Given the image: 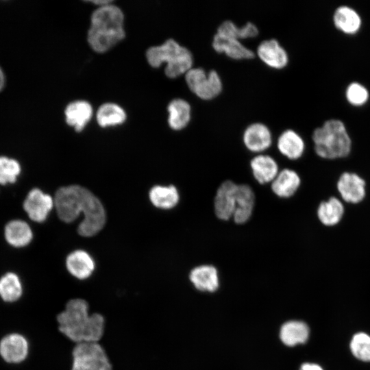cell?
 Instances as JSON below:
<instances>
[{"mask_svg":"<svg viewBox=\"0 0 370 370\" xmlns=\"http://www.w3.org/2000/svg\"><path fill=\"white\" fill-rule=\"evenodd\" d=\"M53 201L59 218L65 223L73 221L83 212L84 220L77 228L81 236H92L103 228L104 208L88 190L77 185L62 187L56 193Z\"/></svg>","mask_w":370,"mask_h":370,"instance_id":"1","label":"cell"},{"mask_svg":"<svg viewBox=\"0 0 370 370\" xmlns=\"http://www.w3.org/2000/svg\"><path fill=\"white\" fill-rule=\"evenodd\" d=\"M59 332L74 344L100 343L106 329L105 317L90 311L88 302L80 297L69 299L56 317Z\"/></svg>","mask_w":370,"mask_h":370,"instance_id":"2","label":"cell"},{"mask_svg":"<svg viewBox=\"0 0 370 370\" xmlns=\"http://www.w3.org/2000/svg\"><path fill=\"white\" fill-rule=\"evenodd\" d=\"M124 16L122 10L112 3L100 6L92 14L87 40L91 48L103 53L125 37Z\"/></svg>","mask_w":370,"mask_h":370,"instance_id":"3","label":"cell"},{"mask_svg":"<svg viewBox=\"0 0 370 370\" xmlns=\"http://www.w3.org/2000/svg\"><path fill=\"white\" fill-rule=\"evenodd\" d=\"M149 64L155 68L166 63L165 75L175 78L193 67V56L191 51L173 38L166 40L160 45L149 48L146 52Z\"/></svg>","mask_w":370,"mask_h":370,"instance_id":"4","label":"cell"},{"mask_svg":"<svg viewBox=\"0 0 370 370\" xmlns=\"http://www.w3.org/2000/svg\"><path fill=\"white\" fill-rule=\"evenodd\" d=\"M314 151L321 158L334 159L347 156L351 150L352 142L343 122L332 119L312 135Z\"/></svg>","mask_w":370,"mask_h":370,"instance_id":"5","label":"cell"},{"mask_svg":"<svg viewBox=\"0 0 370 370\" xmlns=\"http://www.w3.org/2000/svg\"><path fill=\"white\" fill-rule=\"evenodd\" d=\"M71 370H113L110 359L100 343H80L72 349Z\"/></svg>","mask_w":370,"mask_h":370,"instance_id":"6","label":"cell"},{"mask_svg":"<svg viewBox=\"0 0 370 370\" xmlns=\"http://www.w3.org/2000/svg\"><path fill=\"white\" fill-rule=\"evenodd\" d=\"M184 77L190 91L202 100L213 99L222 92L221 77L214 69L207 72L201 67H192Z\"/></svg>","mask_w":370,"mask_h":370,"instance_id":"7","label":"cell"},{"mask_svg":"<svg viewBox=\"0 0 370 370\" xmlns=\"http://www.w3.org/2000/svg\"><path fill=\"white\" fill-rule=\"evenodd\" d=\"M238 184L231 179H226L217 187L212 199V210L214 217L219 221L229 222L232 219Z\"/></svg>","mask_w":370,"mask_h":370,"instance_id":"8","label":"cell"},{"mask_svg":"<svg viewBox=\"0 0 370 370\" xmlns=\"http://www.w3.org/2000/svg\"><path fill=\"white\" fill-rule=\"evenodd\" d=\"M242 141L248 151L255 155L263 153L273 144L272 132L269 127L262 123H252L244 130Z\"/></svg>","mask_w":370,"mask_h":370,"instance_id":"9","label":"cell"},{"mask_svg":"<svg viewBox=\"0 0 370 370\" xmlns=\"http://www.w3.org/2000/svg\"><path fill=\"white\" fill-rule=\"evenodd\" d=\"M256 206V196L253 187L247 183H238L232 222L236 225L247 224L255 213Z\"/></svg>","mask_w":370,"mask_h":370,"instance_id":"10","label":"cell"},{"mask_svg":"<svg viewBox=\"0 0 370 370\" xmlns=\"http://www.w3.org/2000/svg\"><path fill=\"white\" fill-rule=\"evenodd\" d=\"M249 166L253 179L262 186L270 184L280 170L275 158L265 153L254 155Z\"/></svg>","mask_w":370,"mask_h":370,"instance_id":"11","label":"cell"},{"mask_svg":"<svg viewBox=\"0 0 370 370\" xmlns=\"http://www.w3.org/2000/svg\"><path fill=\"white\" fill-rule=\"evenodd\" d=\"M53 205L54 201L49 195L35 188L28 193L23 202V209L30 219L41 223L46 220Z\"/></svg>","mask_w":370,"mask_h":370,"instance_id":"12","label":"cell"},{"mask_svg":"<svg viewBox=\"0 0 370 370\" xmlns=\"http://www.w3.org/2000/svg\"><path fill=\"white\" fill-rule=\"evenodd\" d=\"M188 279L197 290L202 292L214 293L220 284L219 270L210 263L199 264L193 267Z\"/></svg>","mask_w":370,"mask_h":370,"instance_id":"13","label":"cell"},{"mask_svg":"<svg viewBox=\"0 0 370 370\" xmlns=\"http://www.w3.org/2000/svg\"><path fill=\"white\" fill-rule=\"evenodd\" d=\"M256 55L264 64L274 69H282L288 62L287 51L275 38L260 42L256 49Z\"/></svg>","mask_w":370,"mask_h":370,"instance_id":"14","label":"cell"},{"mask_svg":"<svg viewBox=\"0 0 370 370\" xmlns=\"http://www.w3.org/2000/svg\"><path fill=\"white\" fill-rule=\"evenodd\" d=\"M301 180L298 173L291 168L281 169L269 184L271 192L280 199L293 197L298 191Z\"/></svg>","mask_w":370,"mask_h":370,"instance_id":"15","label":"cell"},{"mask_svg":"<svg viewBox=\"0 0 370 370\" xmlns=\"http://www.w3.org/2000/svg\"><path fill=\"white\" fill-rule=\"evenodd\" d=\"M212 47L216 52L225 53L233 60H249L255 56V53L244 45L241 40L217 33L213 36Z\"/></svg>","mask_w":370,"mask_h":370,"instance_id":"16","label":"cell"},{"mask_svg":"<svg viewBox=\"0 0 370 370\" xmlns=\"http://www.w3.org/2000/svg\"><path fill=\"white\" fill-rule=\"evenodd\" d=\"M337 188L347 202L359 203L365 196V182L353 173H343L337 182Z\"/></svg>","mask_w":370,"mask_h":370,"instance_id":"17","label":"cell"},{"mask_svg":"<svg viewBox=\"0 0 370 370\" xmlns=\"http://www.w3.org/2000/svg\"><path fill=\"white\" fill-rule=\"evenodd\" d=\"M28 349L27 340L18 334H9L0 342V354L8 362H22L27 356Z\"/></svg>","mask_w":370,"mask_h":370,"instance_id":"18","label":"cell"},{"mask_svg":"<svg viewBox=\"0 0 370 370\" xmlns=\"http://www.w3.org/2000/svg\"><path fill=\"white\" fill-rule=\"evenodd\" d=\"M276 147L282 156L290 160H296L304 154L305 143L297 132L287 129L278 137Z\"/></svg>","mask_w":370,"mask_h":370,"instance_id":"19","label":"cell"},{"mask_svg":"<svg viewBox=\"0 0 370 370\" xmlns=\"http://www.w3.org/2000/svg\"><path fill=\"white\" fill-rule=\"evenodd\" d=\"M66 266L69 273L80 280L88 278L95 267L90 256L82 250L71 253L66 258Z\"/></svg>","mask_w":370,"mask_h":370,"instance_id":"20","label":"cell"},{"mask_svg":"<svg viewBox=\"0 0 370 370\" xmlns=\"http://www.w3.org/2000/svg\"><path fill=\"white\" fill-rule=\"evenodd\" d=\"M168 124L176 131L184 129L191 119V106L185 99L176 98L170 101L168 105Z\"/></svg>","mask_w":370,"mask_h":370,"instance_id":"21","label":"cell"},{"mask_svg":"<svg viewBox=\"0 0 370 370\" xmlns=\"http://www.w3.org/2000/svg\"><path fill=\"white\" fill-rule=\"evenodd\" d=\"M4 236L7 243L12 247H23L30 243L33 233L27 222L14 219L5 225Z\"/></svg>","mask_w":370,"mask_h":370,"instance_id":"22","label":"cell"},{"mask_svg":"<svg viewBox=\"0 0 370 370\" xmlns=\"http://www.w3.org/2000/svg\"><path fill=\"white\" fill-rule=\"evenodd\" d=\"M66 121L77 132H81L90 121L92 114L91 105L86 101H75L66 108Z\"/></svg>","mask_w":370,"mask_h":370,"instance_id":"23","label":"cell"},{"mask_svg":"<svg viewBox=\"0 0 370 370\" xmlns=\"http://www.w3.org/2000/svg\"><path fill=\"white\" fill-rule=\"evenodd\" d=\"M279 335L285 345L293 347L304 343L308 340L309 328L304 322L288 321L281 326Z\"/></svg>","mask_w":370,"mask_h":370,"instance_id":"24","label":"cell"},{"mask_svg":"<svg viewBox=\"0 0 370 370\" xmlns=\"http://www.w3.org/2000/svg\"><path fill=\"white\" fill-rule=\"evenodd\" d=\"M149 198L156 208L170 210L178 205L180 195L177 188L173 184L155 186L149 192Z\"/></svg>","mask_w":370,"mask_h":370,"instance_id":"25","label":"cell"},{"mask_svg":"<svg viewBox=\"0 0 370 370\" xmlns=\"http://www.w3.org/2000/svg\"><path fill=\"white\" fill-rule=\"evenodd\" d=\"M216 33L241 40L255 38L258 35L259 30L252 22H247L244 25L238 27L233 21L226 20L218 26Z\"/></svg>","mask_w":370,"mask_h":370,"instance_id":"26","label":"cell"},{"mask_svg":"<svg viewBox=\"0 0 370 370\" xmlns=\"http://www.w3.org/2000/svg\"><path fill=\"white\" fill-rule=\"evenodd\" d=\"M344 208L341 201L336 197H331L327 201H322L317 208V217L325 225L337 224L341 219Z\"/></svg>","mask_w":370,"mask_h":370,"instance_id":"27","label":"cell"},{"mask_svg":"<svg viewBox=\"0 0 370 370\" xmlns=\"http://www.w3.org/2000/svg\"><path fill=\"white\" fill-rule=\"evenodd\" d=\"M334 23L341 31L353 34L360 28L361 20L355 10L347 6H341L335 11Z\"/></svg>","mask_w":370,"mask_h":370,"instance_id":"28","label":"cell"},{"mask_svg":"<svg viewBox=\"0 0 370 370\" xmlns=\"http://www.w3.org/2000/svg\"><path fill=\"white\" fill-rule=\"evenodd\" d=\"M125 119L126 114L124 110L115 103H104L99 108L97 112V121L101 127L119 125Z\"/></svg>","mask_w":370,"mask_h":370,"instance_id":"29","label":"cell"},{"mask_svg":"<svg viewBox=\"0 0 370 370\" xmlns=\"http://www.w3.org/2000/svg\"><path fill=\"white\" fill-rule=\"evenodd\" d=\"M22 284L18 275L7 273L0 278V296L5 301H14L22 294Z\"/></svg>","mask_w":370,"mask_h":370,"instance_id":"30","label":"cell"},{"mask_svg":"<svg viewBox=\"0 0 370 370\" xmlns=\"http://www.w3.org/2000/svg\"><path fill=\"white\" fill-rule=\"evenodd\" d=\"M21 168L19 162L13 158L0 156V184H14L20 175Z\"/></svg>","mask_w":370,"mask_h":370,"instance_id":"31","label":"cell"},{"mask_svg":"<svg viewBox=\"0 0 370 370\" xmlns=\"http://www.w3.org/2000/svg\"><path fill=\"white\" fill-rule=\"evenodd\" d=\"M352 354L362 361H370V336L365 333L355 334L351 341Z\"/></svg>","mask_w":370,"mask_h":370,"instance_id":"32","label":"cell"},{"mask_svg":"<svg viewBox=\"0 0 370 370\" xmlns=\"http://www.w3.org/2000/svg\"><path fill=\"white\" fill-rule=\"evenodd\" d=\"M368 92L367 89L358 83L351 84L346 91V97L349 103L353 105H362L368 99Z\"/></svg>","mask_w":370,"mask_h":370,"instance_id":"33","label":"cell"},{"mask_svg":"<svg viewBox=\"0 0 370 370\" xmlns=\"http://www.w3.org/2000/svg\"><path fill=\"white\" fill-rule=\"evenodd\" d=\"M299 370H323V369L319 365L317 364L306 362V363H304L301 366Z\"/></svg>","mask_w":370,"mask_h":370,"instance_id":"34","label":"cell"},{"mask_svg":"<svg viewBox=\"0 0 370 370\" xmlns=\"http://www.w3.org/2000/svg\"><path fill=\"white\" fill-rule=\"evenodd\" d=\"M4 82H5L4 75L1 69L0 68V90L2 89L4 85Z\"/></svg>","mask_w":370,"mask_h":370,"instance_id":"35","label":"cell"}]
</instances>
